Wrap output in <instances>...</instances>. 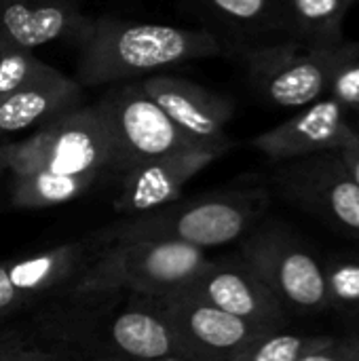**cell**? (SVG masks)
<instances>
[{"mask_svg": "<svg viewBox=\"0 0 359 361\" xmlns=\"http://www.w3.org/2000/svg\"><path fill=\"white\" fill-rule=\"evenodd\" d=\"M59 296L36 317L40 341L76 361L182 357L144 296ZM184 360V357H182Z\"/></svg>", "mask_w": 359, "mask_h": 361, "instance_id": "6da1fadb", "label": "cell"}, {"mask_svg": "<svg viewBox=\"0 0 359 361\" xmlns=\"http://www.w3.org/2000/svg\"><path fill=\"white\" fill-rule=\"evenodd\" d=\"M78 85H112L133 76L224 53V42L207 30L138 23L114 17L87 21L76 38Z\"/></svg>", "mask_w": 359, "mask_h": 361, "instance_id": "7a4b0ae2", "label": "cell"}, {"mask_svg": "<svg viewBox=\"0 0 359 361\" xmlns=\"http://www.w3.org/2000/svg\"><path fill=\"white\" fill-rule=\"evenodd\" d=\"M271 205L262 186H229L178 199L159 209L125 216L95 233L102 245L118 241H169L197 250L243 241Z\"/></svg>", "mask_w": 359, "mask_h": 361, "instance_id": "3957f363", "label": "cell"}, {"mask_svg": "<svg viewBox=\"0 0 359 361\" xmlns=\"http://www.w3.org/2000/svg\"><path fill=\"white\" fill-rule=\"evenodd\" d=\"M203 250L169 241L104 245L78 275L68 296H165L184 288L203 267Z\"/></svg>", "mask_w": 359, "mask_h": 361, "instance_id": "277c9868", "label": "cell"}, {"mask_svg": "<svg viewBox=\"0 0 359 361\" xmlns=\"http://www.w3.org/2000/svg\"><path fill=\"white\" fill-rule=\"evenodd\" d=\"M6 169L17 173H112L114 152L106 118L97 104L76 106L21 142L4 144Z\"/></svg>", "mask_w": 359, "mask_h": 361, "instance_id": "5b68a950", "label": "cell"}, {"mask_svg": "<svg viewBox=\"0 0 359 361\" xmlns=\"http://www.w3.org/2000/svg\"><path fill=\"white\" fill-rule=\"evenodd\" d=\"M239 258L267 283L288 313L317 315L330 309L322 260L277 224L254 228Z\"/></svg>", "mask_w": 359, "mask_h": 361, "instance_id": "8992f818", "label": "cell"}, {"mask_svg": "<svg viewBox=\"0 0 359 361\" xmlns=\"http://www.w3.org/2000/svg\"><path fill=\"white\" fill-rule=\"evenodd\" d=\"M271 182L288 203L359 239V182L341 152L277 163Z\"/></svg>", "mask_w": 359, "mask_h": 361, "instance_id": "52a82bcc", "label": "cell"}, {"mask_svg": "<svg viewBox=\"0 0 359 361\" xmlns=\"http://www.w3.org/2000/svg\"><path fill=\"white\" fill-rule=\"evenodd\" d=\"M332 49H315L292 38L250 44L243 49L248 82L271 106L305 108L328 95Z\"/></svg>", "mask_w": 359, "mask_h": 361, "instance_id": "ba28073f", "label": "cell"}, {"mask_svg": "<svg viewBox=\"0 0 359 361\" xmlns=\"http://www.w3.org/2000/svg\"><path fill=\"white\" fill-rule=\"evenodd\" d=\"M97 106L106 118L112 140L114 176H121L144 161L182 148L201 146L171 123L159 104L146 95L140 82H127L110 89Z\"/></svg>", "mask_w": 359, "mask_h": 361, "instance_id": "9c48e42d", "label": "cell"}, {"mask_svg": "<svg viewBox=\"0 0 359 361\" xmlns=\"http://www.w3.org/2000/svg\"><path fill=\"white\" fill-rule=\"evenodd\" d=\"M104 245L95 233L13 262H0V324L63 296Z\"/></svg>", "mask_w": 359, "mask_h": 361, "instance_id": "30bf717a", "label": "cell"}, {"mask_svg": "<svg viewBox=\"0 0 359 361\" xmlns=\"http://www.w3.org/2000/svg\"><path fill=\"white\" fill-rule=\"evenodd\" d=\"M188 361H229L256 338L277 332L243 322L182 292L148 298Z\"/></svg>", "mask_w": 359, "mask_h": 361, "instance_id": "8fae6325", "label": "cell"}, {"mask_svg": "<svg viewBox=\"0 0 359 361\" xmlns=\"http://www.w3.org/2000/svg\"><path fill=\"white\" fill-rule=\"evenodd\" d=\"M178 292L267 330H281L290 315L267 283L239 256L207 258L195 277Z\"/></svg>", "mask_w": 359, "mask_h": 361, "instance_id": "7c38bea8", "label": "cell"}, {"mask_svg": "<svg viewBox=\"0 0 359 361\" xmlns=\"http://www.w3.org/2000/svg\"><path fill=\"white\" fill-rule=\"evenodd\" d=\"M233 146V142L190 146L127 169L116 176L118 190L112 207L123 216H138L178 201L184 186Z\"/></svg>", "mask_w": 359, "mask_h": 361, "instance_id": "4fadbf2b", "label": "cell"}, {"mask_svg": "<svg viewBox=\"0 0 359 361\" xmlns=\"http://www.w3.org/2000/svg\"><path fill=\"white\" fill-rule=\"evenodd\" d=\"M355 140L351 114L332 97L300 108L288 121L258 133L252 146L273 163H286L320 152H341Z\"/></svg>", "mask_w": 359, "mask_h": 361, "instance_id": "5bb4252c", "label": "cell"}, {"mask_svg": "<svg viewBox=\"0 0 359 361\" xmlns=\"http://www.w3.org/2000/svg\"><path fill=\"white\" fill-rule=\"evenodd\" d=\"M142 89L171 123L193 142L229 144L226 125L235 114V102L229 95L212 91L195 80L157 74L140 80Z\"/></svg>", "mask_w": 359, "mask_h": 361, "instance_id": "9a60e30c", "label": "cell"}, {"mask_svg": "<svg viewBox=\"0 0 359 361\" xmlns=\"http://www.w3.org/2000/svg\"><path fill=\"white\" fill-rule=\"evenodd\" d=\"M89 17L78 0H0V36L38 49L59 38H78Z\"/></svg>", "mask_w": 359, "mask_h": 361, "instance_id": "2e32d148", "label": "cell"}, {"mask_svg": "<svg viewBox=\"0 0 359 361\" xmlns=\"http://www.w3.org/2000/svg\"><path fill=\"white\" fill-rule=\"evenodd\" d=\"M80 97L83 85L68 76L17 89L0 97V137L42 127L51 118L76 108Z\"/></svg>", "mask_w": 359, "mask_h": 361, "instance_id": "e0dca14e", "label": "cell"}, {"mask_svg": "<svg viewBox=\"0 0 359 361\" xmlns=\"http://www.w3.org/2000/svg\"><path fill=\"white\" fill-rule=\"evenodd\" d=\"M207 13L226 30L245 38H292L286 0H201ZM294 40V38H292Z\"/></svg>", "mask_w": 359, "mask_h": 361, "instance_id": "ac0fdd59", "label": "cell"}, {"mask_svg": "<svg viewBox=\"0 0 359 361\" xmlns=\"http://www.w3.org/2000/svg\"><path fill=\"white\" fill-rule=\"evenodd\" d=\"M99 180L95 173H51L30 171L13 176L11 203L17 209H47L70 203L93 188Z\"/></svg>", "mask_w": 359, "mask_h": 361, "instance_id": "d6986e66", "label": "cell"}, {"mask_svg": "<svg viewBox=\"0 0 359 361\" xmlns=\"http://www.w3.org/2000/svg\"><path fill=\"white\" fill-rule=\"evenodd\" d=\"M358 0H286L292 38L315 49L343 42V23Z\"/></svg>", "mask_w": 359, "mask_h": 361, "instance_id": "ffe728a7", "label": "cell"}, {"mask_svg": "<svg viewBox=\"0 0 359 361\" xmlns=\"http://www.w3.org/2000/svg\"><path fill=\"white\" fill-rule=\"evenodd\" d=\"M63 76L59 70L38 59L34 51L23 49L0 36V97L47 80Z\"/></svg>", "mask_w": 359, "mask_h": 361, "instance_id": "44dd1931", "label": "cell"}, {"mask_svg": "<svg viewBox=\"0 0 359 361\" xmlns=\"http://www.w3.org/2000/svg\"><path fill=\"white\" fill-rule=\"evenodd\" d=\"M330 309L359 315V252H343L322 262Z\"/></svg>", "mask_w": 359, "mask_h": 361, "instance_id": "7402d4cb", "label": "cell"}, {"mask_svg": "<svg viewBox=\"0 0 359 361\" xmlns=\"http://www.w3.org/2000/svg\"><path fill=\"white\" fill-rule=\"evenodd\" d=\"M332 336H305V334H288V332H269L229 361H296L313 349L326 345Z\"/></svg>", "mask_w": 359, "mask_h": 361, "instance_id": "603a6c76", "label": "cell"}, {"mask_svg": "<svg viewBox=\"0 0 359 361\" xmlns=\"http://www.w3.org/2000/svg\"><path fill=\"white\" fill-rule=\"evenodd\" d=\"M328 97L359 116V40H343L332 49Z\"/></svg>", "mask_w": 359, "mask_h": 361, "instance_id": "cb8c5ba5", "label": "cell"}, {"mask_svg": "<svg viewBox=\"0 0 359 361\" xmlns=\"http://www.w3.org/2000/svg\"><path fill=\"white\" fill-rule=\"evenodd\" d=\"M0 361H68L59 351L42 341H30L17 332L0 349Z\"/></svg>", "mask_w": 359, "mask_h": 361, "instance_id": "d4e9b609", "label": "cell"}, {"mask_svg": "<svg viewBox=\"0 0 359 361\" xmlns=\"http://www.w3.org/2000/svg\"><path fill=\"white\" fill-rule=\"evenodd\" d=\"M296 361H359V336L358 338H330L320 349L309 351Z\"/></svg>", "mask_w": 359, "mask_h": 361, "instance_id": "484cf974", "label": "cell"}, {"mask_svg": "<svg viewBox=\"0 0 359 361\" xmlns=\"http://www.w3.org/2000/svg\"><path fill=\"white\" fill-rule=\"evenodd\" d=\"M353 131H355V140H353V144H351L349 148L341 150V154H343V159H345L347 167L351 169V173L358 178V182H359V116L358 118H353Z\"/></svg>", "mask_w": 359, "mask_h": 361, "instance_id": "4316f807", "label": "cell"}, {"mask_svg": "<svg viewBox=\"0 0 359 361\" xmlns=\"http://www.w3.org/2000/svg\"><path fill=\"white\" fill-rule=\"evenodd\" d=\"M108 361H125V360H108ZM131 361H188L182 357H159V360H131Z\"/></svg>", "mask_w": 359, "mask_h": 361, "instance_id": "83f0119b", "label": "cell"}, {"mask_svg": "<svg viewBox=\"0 0 359 361\" xmlns=\"http://www.w3.org/2000/svg\"><path fill=\"white\" fill-rule=\"evenodd\" d=\"M6 169V161H4V144H0V173Z\"/></svg>", "mask_w": 359, "mask_h": 361, "instance_id": "f1b7e54d", "label": "cell"}, {"mask_svg": "<svg viewBox=\"0 0 359 361\" xmlns=\"http://www.w3.org/2000/svg\"><path fill=\"white\" fill-rule=\"evenodd\" d=\"M11 334H13V332H0V349H2V347H4V343L11 338Z\"/></svg>", "mask_w": 359, "mask_h": 361, "instance_id": "f546056e", "label": "cell"}]
</instances>
